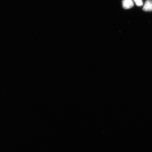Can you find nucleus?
<instances>
[{
	"mask_svg": "<svg viewBox=\"0 0 152 152\" xmlns=\"http://www.w3.org/2000/svg\"><path fill=\"white\" fill-rule=\"evenodd\" d=\"M134 6V3L132 0H123L122 7L125 9H130Z\"/></svg>",
	"mask_w": 152,
	"mask_h": 152,
	"instance_id": "obj_1",
	"label": "nucleus"
},
{
	"mask_svg": "<svg viewBox=\"0 0 152 152\" xmlns=\"http://www.w3.org/2000/svg\"><path fill=\"white\" fill-rule=\"evenodd\" d=\"M142 10L145 11H152V1L151 0H147L145 1Z\"/></svg>",
	"mask_w": 152,
	"mask_h": 152,
	"instance_id": "obj_2",
	"label": "nucleus"
},
{
	"mask_svg": "<svg viewBox=\"0 0 152 152\" xmlns=\"http://www.w3.org/2000/svg\"><path fill=\"white\" fill-rule=\"evenodd\" d=\"M134 1L138 6H141L143 5V2L142 0H134Z\"/></svg>",
	"mask_w": 152,
	"mask_h": 152,
	"instance_id": "obj_3",
	"label": "nucleus"
}]
</instances>
